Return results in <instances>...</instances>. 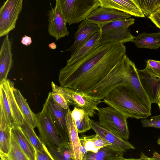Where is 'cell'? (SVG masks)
Here are the masks:
<instances>
[{
	"label": "cell",
	"mask_w": 160,
	"mask_h": 160,
	"mask_svg": "<svg viewBox=\"0 0 160 160\" xmlns=\"http://www.w3.org/2000/svg\"><path fill=\"white\" fill-rule=\"evenodd\" d=\"M126 51L120 42L101 45L60 70L58 80L61 86L85 92L102 81L123 57Z\"/></svg>",
	"instance_id": "cell-1"
},
{
	"label": "cell",
	"mask_w": 160,
	"mask_h": 160,
	"mask_svg": "<svg viewBox=\"0 0 160 160\" xmlns=\"http://www.w3.org/2000/svg\"><path fill=\"white\" fill-rule=\"evenodd\" d=\"M103 102L127 118H147L151 111L143 103L130 87L122 84L111 91L103 99Z\"/></svg>",
	"instance_id": "cell-2"
},
{
	"label": "cell",
	"mask_w": 160,
	"mask_h": 160,
	"mask_svg": "<svg viewBox=\"0 0 160 160\" xmlns=\"http://www.w3.org/2000/svg\"><path fill=\"white\" fill-rule=\"evenodd\" d=\"M129 60L126 54L102 81L84 92L93 98L101 100L118 86L122 84L128 85Z\"/></svg>",
	"instance_id": "cell-3"
},
{
	"label": "cell",
	"mask_w": 160,
	"mask_h": 160,
	"mask_svg": "<svg viewBox=\"0 0 160 160\" xmlns=\"http://www.w3.org/2000/svg\"><path fill=\"white\" fill-rule=\"evenodd\" d=\"M66 22L78 23L100 7L97 0H55Z\"/></svg>",
	"instance_id": "cell-4"
},
{
	"label": "cell",
	"mask_w": 160,
	"mask_h": 160,
	"mask_svg": "<svg viewBox=\"0 0 160 160\" xmlns=\"http://www.w3.org/2000/svg\"><path fill=\"white\" fill-rule=\"evenodd\" d=\"M99 124L118 137L128 141L129 132L126 116L108 106L98 110Z\"/></svg>",
	"instance_id": "cell-5"
},
{
	"label": "cell",
	"mask_w": 160,
	"mask_h": 160,
	"mask_svg": "<svg viewBox=\"0 0 160 160\" xmlns=\"http://www.w3.org/2000/svg\"><path fill=\"white\" fill-rule=\"evenodd\" d=\"M39 137L46 146L48 144L59 147L63 141L59 135L46 105L44 104L42 111L36 114Z\"/></svg>",
	"instance_id": "cell-6"
},
{
	"label": "cell",
	"mask_w": 160,
	"mask_h": 160,
	"mask_svg": "<svg viewBox=\"0 0 160 160\" xmlns=\"http://www.w3.org/2000/svg\"><path fill=\"white\" fill-rule=\"evenodd\" d=\"M23 0H6L0 8V37L8 34L16 27L22 11Z\"/></svg>",
	"instance_id": "cell-7"
},
{
	"label": "cell",
	"mask_w": 160,
	"mask_h": 160,
	"mask_svg": "<svg viewBox=\"0 0 160 160\" xmlns=\"http://www.w3.org/2000/svg\"><path fill=\"white\" fill-rule=\"evenodd\" d=\"M50 114L56 128L64 142H68L66 119V109L62 107L53 99L50 92L44 103Z\"/></svg>",
	"instance_id": "cell-8"
},
{
	"label": "cell",
	"mask_w": 160,
	"mask_h": 160,
	"mask_svg": "<svg viewBox=\"0 0 160 160\" xmlns=\"http://www.w3.org/2000/svg\"><path fill=\"white\" fill-rule=\"evenodd\" d=\"M63 87L69 98V105L81 108L89 116H94L96 114V111L99 109L98 105L102 101L93 98L82 91Z\"/></svg>",
	"instance_id": "cell-9"
},
{
	"label": "cell",
	"mask_w": 160,
	"mask_h": 160,
	"mask_svg": "<svg viewBox=\"0 0 160 160\" xmlns=\"http://www.w3.org/2000/svg\"><path fill=\"white\" fill-rule=\"evenodd\" d=\"M48 31L49 35L55 38L56 40L68 36L69 32L67 22L59 8L56 4L48 12Z\"/></svg>",
	"instance_id": "cell-10"
},
{
	"label": "cell",
	"mask_w": 160,
	"mask_h": 160,
	"mask_svg": "<svg viewBox=\"0 0 160 160\" xmlns=\"http://www.w3.org/2000/svg\"><path fill=\"white\" fill-rule=\"evenodd\" d=\"M132 16L120 11L99 7L91 12L86 19L101 27L105 24L118 19L130 18Z\"/></svg>",
	"instance_id": "cell-11"
},
{
	"label": "cell",
	"mask_w": 160,
	"mask_h": 160,
	"mask_svg": "<svg viewBox=\"0 0 160 160\" xmlns=\"http://www.w3.org/2000/svg\"><path fill=\"white\" fill-rule=\"evenodd\" d=\"M91 128L102 138L111 145V148L117 150L126 152V150L135 149V147L128 141L118 137L110 131L102 127L98 122L91 120Z\"/></svg>",
	"instance_id": "cell-12"
},
{
	"label": "cell",
	"mask_w": 160,
	"mask_h": 160,
	"mask_svg": "<svg viewBox=\"0 0 160 160\" xmlns=\"http://www.w3.org/2000/svg\"><path fill=\"white\" fill-rule=\"evenodd\" d=\"M101 31V28L99 25L86 19H84L81 22L77 30L74 33L73 44L65 51H70L72 53L74 52L96 33Z\"/></svg>",
	"instance_id": "cell-13"
},
{
	"label": "cell",
	"mask_w": 160,
	"mask_h": 160,
	"mask_svg": "<svg viewBox=\"0 0 160 160\" xmlns=\"http://www.w3.org/2000/svg\"><path fill=\"white\" fill-rule=\"evenodd\" d=\"M71 112L68 107L66 112L68 143L73 160H83L84 156L82 153V147L78 132L71 115Z\"/></svg>",
	"instance_id": "cell-14"
},
{
	"label": "cell",
	"mask_w": 160,
	"mask_h": 160,
	"mask_svg": "<svg viewBox=\"0 0 160 160\" xmlns=\"http://www.w3.org/2000/svg\"><path fill=\"white\" fill-rule=\"evenodd\" d=\"M100 7L120 11L132 16L144 18L141 8L134 0H97Z\"/></svg>",
	"instance_id": "cell-15"
},
{
	"label": "cell",
	"mask_w": 160,
	"mask_h": 160,
	"mask_svg": "<svg viewBox=\"0 0 160 160\" xmlns=\"http://www.w3.org/2000/svg\"><path fill=\"white\" fill-rule=\"evenodd\" d=\"M128 85L143 103L151 111L152 103L141 84L137 68L130 59L128 67Z\"/></svg>",
	"instance_id": "cell-16"
},
{
	"label": "cell",
	"mask_w": 160,
	"mask_h": 160,
	"mask_svg": "<svg viewBox=\"0 0 160 160\" xmlns=\"http://www.w3.org/2000/svg\"><path fill=\"white\" fill-rule=\"evenodd\" d=\"M141 84L152 104H158L160 97V78L155 77L144 69H137Z\"/></svg>",
	"instance_id": "cell-17"
},
{
	"label": "cell",
	"mask_w": 160,
	"mask_h": 160,
	"mask_svg": "<svg viewBox=\"0 0 160 160\" xmlns=\"http://www.w3.org/2000/svg\"><path fill=\"white\" fill-rule=\"evenodd\" d=\"M12 43L8 34L5 35L0 51V83L7 79L8 74L13 65Z\"/></svg>",
	"instance_id": "cell-18"
},
{
	"label": "cell",
	"mask_w": 160,
	"mask_h": 160,
	"mask_svg": "<svg viewBox=\"0 0 160 160\" xmlns=\"http://www.w3.org/2000/svg\"><path fill=\"white\" fill-rule=\"evenodd\" d=\"M101 32L99 39L100 45L112 42H120L123 44L132 42L135 37L131 34L128 28H113Z\"/></svg>",
	"instance_id": "cell-19"
},
{
	"label": "cell",
	"mask_w": 160,
	"mask_h": 160,
	"mask_svg": "<svg viewBox=\"0 0 160 160\" xmlns=\"http://www.w3.org/2000/svg\"><path fill=\"white\" fill-rule=\"evenodd\" d=\"M101 34V31L96 33L75 52L72 53L70 58L67 61L66 65L69 66L74 63L100 46L99 39Z\"/></svg>",
	"instance_id": "cell-20"
},
{
	"label": "cell",
	"mask_w": 160,
	"mask_h": 160,
	"mask_svg": "<svg viewBox=\"0 0 160 160\" xmlns=\"http://www.w3.org/2000/svg\"><path fill=\"white\" fill-rule=\"evenodd\" d=\"M124 152L116 150L109 146L101 148L96 153L88 152L85 155L83 160H126L123 157Z\"/></svg>",
	"instance_id": "cell-21"
},
{
	"label": "cell",
	"mask_w": 160,
	"mask_h": 160,
	"mask_svg": "<svg viewBox=\"0 0 160 160\" xmlns=\"http://www.w3.org/2000/svg\"><path fill=\"white\" fill-rule=\"evenodd\" d=\"M79 138L84 157L88 152L96 153L102 148L111 145L97 134L91 135H82Z\"/></svg>",
	"instance_id": "cell-22"
},
{
	"label": "cell",
	"mask_w": 160,
	"mask_h": 160,
	"mask_svg": "<svg viewBox=\"0 0 160 160\" xmlns=\"http://www.w3.org/2000/svg\"><path fill=\"white\" fill-rule=\"evenodd\" d=\"M12 128L6 123L4 113L0 109V157L5 160L9 149Z\"/></svg>",
	"instance_id": "cell-23"
},
{
	"label": "cell",
	"mask_w": 160,
	"mask_h": 160,
	"mask_svg": "<svg viewBox=\"0 0 160 160\" xmlns=\"http://www.w3.org/2000/svg\"><path fill=\"white\" fill-rule=\"evenodd\" d=\"M0 83L2 84L6 92L8 102L16 122L18 126H20L23 122L24 117L15 98L13 91L14 87V83L8 79Z\"/></svg>",
	"instance_id": "cell-24"
},
{
	"label": "cell",
	"mask_w": 160,
	"mask_h": 160,
	"mask_svg": "<svg viewBox=\"0 0 160 160\" xmlns=\"http://www.w3.org/2000/svg\"><path fill=\"white\" fill-rule=\"evenodd\" d=\"M11 132L29 160H36V150L20 126L12 128Z\"/></svg>",
	"instance_id": "cell-25"
},
{
	"label": "cell",
	"mask_w": 160,
	"mask_h": 160,
	"mask_svg": "<svg viewBox=\"0 0 160 160\" xmlns=\"http://www.w3.org/2000/svg\"><path fill=\"white\" fill-rule=\"evenodd\" d=\"M132 42L138 48L157 50L160 47V32L140 33L134 37Z\"/></svg>",
	"instance_id": "cell-26"
},
{
	"label": "cell",
	"mask_w": 160,
	"mask_h": 160,
	"mask_svg": "<svg viewBox=\"0 0 160 160\" xmlns=\"http://www.w3.org/2000/svg\"><path fill=\"white\" fill-rule=\"evenodd\" d=\"M71 115L79 133H83L91 128V120L82 109L74 107Z\"/></svg>",
	"instance_id": "cell-27"
},
{
	"label": "cell",
	"mask_w": 160,
	"mask_h": 160,
	"mask_svg": "<svg viewBox=\"0 0 160 160\" xmlns=\"http://www.w3.org/2000/svg\"><path fill=\"white\" fill-rule=\"evenodd\" d=\"M13 91L15 98L20 110L24 117L27 119L33 128H34L37 126L36 114L32 111L26 100L19 90L14 87Z\"/></svg>",
	"instance_id": "cell-28"
},
{
	"label": "cell",
	"mask_w": 160,
	"mask_h": 160,
	"mask_svg": "<svg viewBox=\"0 0 160 160\" xmlns=\"http://www.w3.org/2000/svg\"><path fill=\"white\" fill-rule=\"evenodd\" d=\"M0 108L4 114L7 125L11 128L18 126L13 116L6 92L1 83H0Z\"/></svg>",
	"instance_id": "cell-29"
},
{
	"label": "cell",
	"mask_w": 160,
	"mask_h": 160,
	"mask_svg": "<svg viewBox=\"0 0 160 160\" xmlns=\"http://www.w3.org/2000/svg\"><path fill=\"white\" fill-rule=\"evenodd\" d=\"M24 133L35 148L36 151H42L47 148L36 134L34 128L24 117L22 124L20 126Z\"/></svg>",
	"instance_id": "cell-30"
},
{
	"label": "cell",
	"mask_w": 160,
	"mask_h": 160,
	"mask_svg": "<svg viewBox=\"0 0 160 160\" xmlns=\"http://www.w3.org/2000/svg\"><path fill=\"white\" fill-rule=\"evenodd\" d=\"M5 160H29L11 132L9 150Z\"/></svg>",
	"instance_id": "cell-31"
},
{
	"label": "cell",
	"mask_w": 160,
	"mask_h": 160,
	"mask_svg": "<svg viewBox=\"0 0 160 160\" xmlns=\"http://www.w3.org/2000/svg\"><path fill=\"white\" fill-rule=\"evenodd\" d=\"M137 2L144 15L148 17L160 8V0H137Z\"/></svg>",
	"instance_id": "cell-32"
},
{
	"label": "cell",
	"mask_w": 160,
	"mask_h": 160,
	"mask_svg": "<svg viewBox=\"0 0 160 160\" xmlns=\"http://www.w3.org/2000/svg\"><path fill=\"white\" fill-rule=\"evenodd\" d=\"M52 92H51L52 97L56 102L62 107L67 109L69 107L66 100L59 90L58 86L53 82H51Z\"/></svg>",
	"instance_id": "cell-33"
},
{
	"label": "cell",
	"mask_w": 160,
	"mask_h": 160,
	"mask_svg": "<svg viewBox=\"0 0 160 160\" xmlns=\"http://www.w3.org/2000/svg\"><path fill=\"white\" fill-rule=\"evenodd\" d=\"M146 62L144 70L152 76L160 78V61L149 59Z\"/></svg>",
	"instance_id": "cell-34"
},
{
	"label": "cell",
	"mask_w": 160,
	"mask_h": 160,
	"mask_svg": "<svg viewBox=\"0 0 160 160\" xmlns=\"http://www.w3.org/2000/svg\"><path fill=\"white\" fill-rule=\"evenodd\" d=\"M141 123L143 128L152 127L160 128V114L152 116L149 119H143Z\"/></svg>",
	"instance_id": "cell-35"
},
{
	"label": "cell",
	"mask_w": 160,
	"mask_h": 160,
	"mask_svg": "<svg viewBox=\"0 0 160 160\" xmlns=\"http://www.w3.org/2000/svg\"><path fill=\"white\" fill-rule=\"evenodd\" d=\"M53 160H65V158L59 150L58 147L52 144L46 145Z\"/></svg>",
	"instance_id": "cell-36"
},
{
	"label": "cell",
	"mask_w": 160,
	"mask_h": 160,
	"mask_svg": "<svg viewBox=\"0 0 160 160\" xmlns=\"http://www.w3.org/2000/svg\"><path fill=\"white\" fill-rule=\"evenodd\" d=\"M59 150L64 156L65 160H73L68 142H63L59 147Z\"/></svg>",
	"instance_id": "cell-37"
},
{
	"label": "cell",
	"mask_w": 160,
	"mask_h": 160,
	"mask_svg": "<svg viewBox=\"0 0 160 160\" xmlns=\"http://www.w3.org/2000/svg\"><path fill=\"white\" fill-rule=\"evenodd\" d=\"M36 160H53L47 148L42 151H36Z\"/></svg>",
	"instance_id": "cell-38"
},
{
	"label": "cell",
	"mask_w": 160,
	"mask_h": 160,
	"mask_svg": "<svg viewBox=\"0 0 160 160\" xmlns=\"http://www.w3.org/2000/svg\"><path fill=\"white\" fill-rule=\"evenodd\" d=\"M148 18L158 28H160V8L156 10Z\"/></svg>",
	"instance_id": "cell-39"
},
{
	"label": "cell",
	"mask_w": 160,
	"mask_h": 160,
	"mask_svg": "<svg viewBox=\"0 0 160 160\" xmlns=\"http://www.w3.org/2000/svg\"><path fill=\"white\" fill-rule=\"evenodd\" d=\"M32 42L31 38V37L25 35L22 37L21 40V43L23 44L28 46Z\"/></svg>",
	"instance_id": "cell-40"
},
{
	"label": "cell",
	"mask_w": 160,
	"mask_h": 160,
	"mask_svg": "<svg viewBox=\"0 0 160 160\" xmlns=\"http://www.w3.org/2000/svg\"><path fill=\"white\" fill-rule=\"evenodd\" d=\"M152 160H160V155L156 152H155L153 155L152 157L151 158Z\"/></svg>",
	"instance_id": "cell-41"
},
{
	"label": "cell",
	"mask_w": 160,
	"mask_h": 160,
	"mask_svg": "<svg viewBox=\"0 0 160 160\" xmlns=\"http://www.w3.org/2000/svg\"><path fill=\"white\" fill-rule=\"evenodd\" d=\"M141 159H145V160H152V158H149L145 155L142 152L140 158L139 159H137V160H141Z\"/></svg>",
	"instance_id": "cell-42"
},
{
	"label": "cell",
	"mask_w": 160,
	"mask_h": 160,
	"mask_svg": "<svg viewBox=\"0 0 160 160\" xmlns=\"http://www.w3.org/2000/svg\"><path fill=\"white\" fill-rule=\"evenodd\" d=\"M158 143L160 145V137L158 138L157 140Z\"/></svg>",
	"instance_id": "cell-43"
},
{
	"label": "cell",
	"mask_w": 160,
	"mask_h": 160,
	"mask_svg": "<svg viewBox=\"0 0 160 160\" xmlns=\"http://www.w3.org/2000/svg\"><path fill=\"white\" fill-rule=\"evenodd\" d=\"M158 107H159V109L160 110V97L159 98V101H158Z\"/></svg>",
	"instance_id": "cell-44"
},
{
	"label": "cell",
	"mask_w": 160,
	"mask_h": 160,
	"mask_svg": "<svg viewBox=\"0 0 160 160\" xmlns=\"http://www.w3.org/2000/svg\"><path fill=\"white\" fill-rule=\"evenodd\" d=\"M134 0L137 3V0Z\"/></svg>",
	"instance_id": "cell-45"
},
{
	"label": "cell",
	"mask_w": 160,
	"mask_h": 160,
	"mask_svg": "<svg viewBox=\"0 0 160 160\" xmlns=\"http://www.w3.org/2000/svg\"><path fill=\"white\" fill-rule=\"evenodd\" d=\"M159 29H160V28Z\"/></svg>",
	"instance_id": "cell-46"
}]
</instances>
